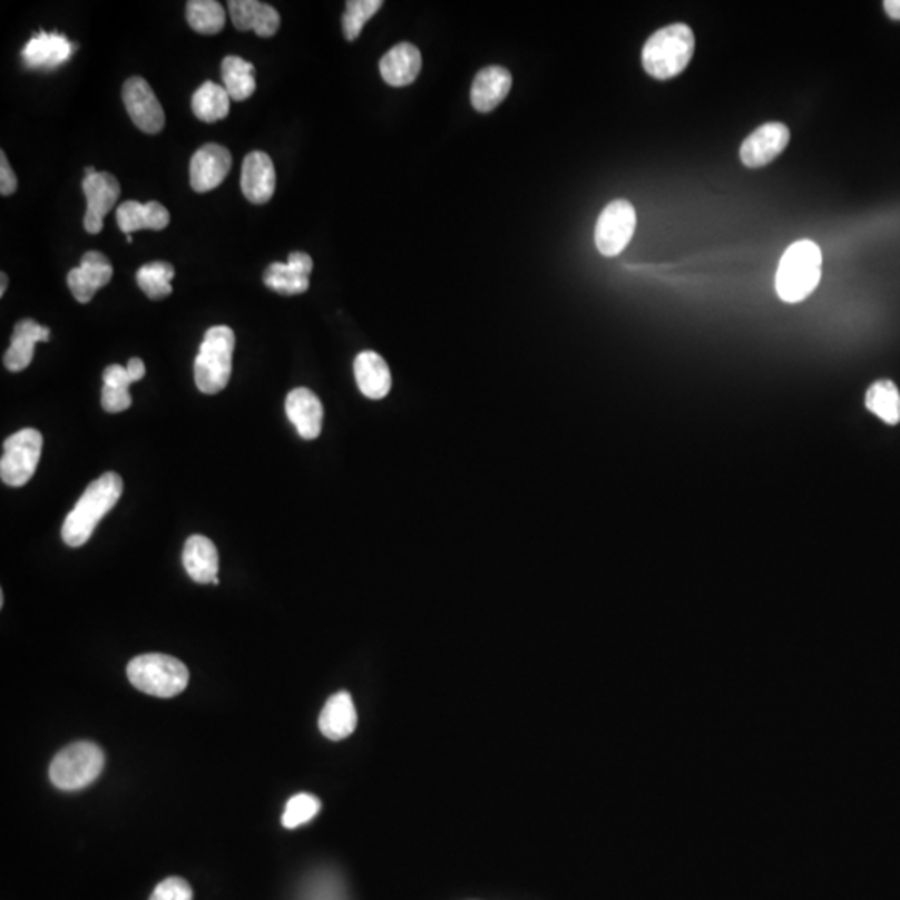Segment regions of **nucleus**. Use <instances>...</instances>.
<instances>
[{
	"label": "nucleus",
	"instance_id": "obj_30",
	"mask_svg": "<svg viewBox=\"0 0 900 900\" xmlns=\"http://www.w3.org/2000/svg\"><path fill=\"white\" fill-rule=\"evenodd\" d=\"M187 22L203 36H216L225 26V10L216 0H190L186 9Z\"/></svg>",
	"mask_w": 900,
	"mask_h": 900
},
{
	"label": "nucleus",
	"instance_id": "obj_8",
	"mask_svg": "<svg viewBox=\"0 0 900 900\" xmlns=\"http://www.w3.org/2000/svg\"><path fill=\"white\" fill-rule=\"evenodd\" d=\"M637 214L629 200L610 203L596 224V245L600 254L616 257L629 245L636 232Z\"/></svg>",
	"mask_w": 900,
	"mask_h": 900
},
{
	"label": "nucleus",
	"instance_id": "obj_31",
	"mask_svg": "<svg viewBox=\"0 0 900 900\" xmlns=\"http://www.w3.org/2000/svg\"><path fill=\"white\" fill-rule=\"evenodd\" d=\"M384 6L382 0H349L345 3L344 17H342V29H344L345 39H359L365 23L375 16Z\"/></svg>",
	"mask_w": 900,
	"mask_h": 900
},
{
	"label": "nucleus",
	"instance_id": "obj_14",
	"mask_svg": "<svg viewBox=\"0 0 900 900\" xmlns=\"http://www.w3.org/2000/svg\"><path fill=\"white\" fill-rule=\"evenodd\" d=\"M114 267L102 252L89 251L82 255L79 267L67 275V285L80 304H89L94 295L104 285L109 284Z\"/></svg>",
	"mask_w": 900,
	"mask_h": 900
},
{
	"label": "nucleus",
	"instance_id": "obj_37",
	"mask_svg": "<svg viewBox=\"0 0 900 900\" xmlns=\"http://www.w3.org/2000/svg\"><path fill=\"white\" fill-rule=\"evenodd\" d=\"M127 371L133 375L134 382L140 381L146 375V364H144L143 359L133 358L127 364Z\"/></svg>",
	"mask_w": 900,
	"mask_h": 900
},
{
	"label": "nucleus",
	"instance_id": "obj_33",
	"mask_svg": "<svg viewBox=\"0 0 900 900\" xmlns=\"http://www.w3.org/2000/svg\"><path fill=\"white\" fill-rule=\"evenodd\" d=\"M194 892L189 882L180 878H169L154 889L149 900H193Z\"/></svg>",
	"mask_w": 900,
	"mask_h": 900
},
{
	"label": "nucleus",
	"instance_id": "obj_29",
	"mask_svg": "<svg viewBox=\"0 0 900 900\" xmlns=\"http://www.w3.org/2000/svg\"><path fill=\"white\" fill-rule=\"evenodd\" d=\"M174 275H176V268L169 262H149L137 271V284L147 297L159 301V299L173 294L170 282H173Z\"/></svg>",
	"mask_w": 900,
	"mask_h": 900
},
{
	"label": "nucleus",
	"instance_id": "obj_27",
	"mask_svg": "<svg viewBox=\"0 0 900 900\" xmlns=\"http://www.w3.org/2000/svg\"><path fill=\"white\" fill-rule=\"evenodd\" d=\"M223 80L225 90L232 100H247L255 92V67L237 56H227L223 60Z\"/></svg>",
	"mask_w": 900,
	"mask_h": 900
},
{
	"label": "nucleus",
	"instance_id": "obj_39",
	"mask_svg": "<svg viewBox=\"0 0 900 900\" xmlns=\"http://www.w3.org/2000/svg\"><path fill=\"white\" fill-rule=\"evenodd\" d=\"M0 281H2L0 282V295H2L3 297V294H6L7 291V285H9V278H7L6 272H2V274H0Z\"/></svg>",
	"mask_w": 900,
	"mask_h": 900
},
{
	"label": "nucleus",
	"instance_id": "obj_28",
	"mask_svg": "<svg viewBox=\"0 0 900 900\" xmlns=\"http://www.w3.org/2000/svg\"><path fill=\"white\" fill-rule=\"evenodd\" d=\"M865 405L872 414L878 415L886 424L900 422V392L892 381H878L865 394Z\"/></svg>",
	"mask_w": 900,
	"mask_h": 900
},
{
	"label": "nucleus",
	"instance_id": "obj_22",
	"mask_svg": "<svg viewBox=\"0 0 900 900\" xmlns=\"http://www.w3.org/2000/svg\"><path fill=\"white\" fill-rule=\"evenodd\" d=\"M358 727V711L349 692L342 691L325 702L319 717V728L331 741L349 737Z\"/></svg>",
	"mask_w": 900,
	"mask_h": 900
},
{
	"label": "nucleus",
	"instance_id": "obj_9",
	"mask_svg": "<svg viewBox=\"0 0 900 900\" xmlns=\"http://www.w3.org/2000/svg\"><path fill=\"white\" fill-rule=\"evenodd\" d=\"M87 199V213L84 228L89 234H99L104 228V219L116 206L120 196V184L109 173H97L92 166L86 167V179L82 180Z\"/></svg>",
	"mask_w": 900,
	"mask_h": 900
},
{
	"label": "nucleus",
	"instance_id": "obj_15",
	"mask_svg": "<svg viewBox=\"0 0 900 900\" xmlns=\"http://www.w3.org/2000/svg\"><path fill=\"white\" fill-rule=\"evenodd\" d=\"M314 271V261L305 252H292L285 264L274 262L264 272V284L282 295H299L307 292L309 278Z\"/></svg>",
	"mask_w": 900,
	"mask_h": 900
},
{
	"label": "nucleus",
	"instance_id": "obj_23",
	"mask_svg": "<svg viewBox=\"0 0 900 900\" xmlns=\"http://www.w3.org/2000/svg\"><path fill=\"white\" fill-rule=\"evenodd\" d=\"M354 374L362 394L372 401L384 399L391 392V371L378 352H361L354 361Z\"/></svg>",
	"mask_w": 900,
	"mask_h": 900
},
{
	"label": "nucleus",
	"instance_id": "obj_5",
	"mask_svg": "<svg viewBox=\"0 0 900 900\" xmlns=\"http://www.w3.org/2000/svg\"><path fill=\"white\" fill-rule=\"evenodd\" d=\"M127 677L134 687L156 697H176L189 684V671L176 657L144 654L130 661Z\"/></svg>",
	"mask_w": 900,
	"mask_h": 900
},
{
	"label": "nucleus",
	"instance_id": "obj_1",
	"mask_svg": "<svg viewBox=\"0 0 900 900\" xmlns=\"http://www.w3.org/2000/svg\"><path fill=\"white\" fill-rule=\"evenodd\" d=\"M124 492L119 473L106 472L89 483L62 526V539L67 546L80 547L90 539L97 524L104 519Z\"/></svg>",
	"mask_w": 900,
	"mask_h": 900
},
{
	"label": "nucleus",
	"instance_id": "obj_19",
	"mask_svg": "<svg viewBox=\"0 0 900 900\" xmlns=\"http://www.w3.org/2000/svg\"><path fill=\"white\" fill-rule=\"evenodd\" d=\"M232 22L237 30H254L258 37H272L281 27V16L274 7L258 0H231Z\"/></svg>",
	"mask_w": 900,
	"mask_h": 900
},
{
	"label": "nucleus",
	"instance_id": "obj_6",
	"mask_svg": "<svg viewBox=\"0 0 900 900\" xmlns=\"http://www.w3.org/2000/svg\"><path fill=\"white\" fill-rule=\"evenodd\" d=\"M104 769V752L92 742H76L60 751L50 764V781L62 791L92 784Z\"/></svg>",
	"mask_w": 900,
	"mask_h": 900
},
{
	"label": "nucleus",
	"instance_id": "obj_25",
	"mask_svg": "<svg viewBox=\"0 0 900 900\" xmlns=\"http://www.w3.org/2000/svg\"><path fill=\"white\" fill-rule=\"evenodd\" d=\"M117 225L124 234H133L136 231H163L170 224V214L160 203L140 204L137 200H127L117 207Z\"/></svg>",
	"mask_w": 900,
	"mask_h": 900
},
{
	"label": "nucleus",
	"instance_id": "obj_3",
	"mask_svg": "<svg viewBox=\"0 0 900 900\" xmlns=\"http://www.w3.org/2000/svg\"><path fill=\"white\" fill-rule=\"evenodd\" d=\"M695 37L687 23H671L649 37L643 66L654 79L667 80L684 72L694 56Z\"/></svg>",
	"mask_w": 900,
	"mask_h": 900
},
{
	"label": "nucleus",
	"instance_id": "obj_38",
	"mask_svg": "<svg viewBox=\"0 0 900 900\" xmlns=\"http://www.w3.org/2000/svg\"><path fill=\"white\" fill-rule=\"evenodd\" d=\"M884 9L889 17L900 20V0H886Z\"/></svg>",
	"mask_w": 900,
	"mask_h": 900
},
{
	"label": "nucleus",
	"instance_id": "obj_20",
	"mask_svg": "<svg viewBox=\"0 0 900 900\" xmlns=\"http://www.w3.org/2000/svg\"><path fill=\"white\" fill-rule=\"evenodd\" d=\"M49 327L37 324L33 319H22L17 322L12 339H10V348L3 354V365L10 372H20L29 368L37 342L49 341Z\"/></svg>",
	"mask_w": 900,
	"mask_h": 900
},
{
	"label": "nucleus",
	"instance_id": "obj_7",
	"mask_svg": "<svg viewBox=\"0 0 900 900\" xmlns=\"http://www.w3.org/2000/svg\"><path fill=\"white\" fill-rule=\"evenodd\" d=\"M42 434L36 429H22L3 441L0 477L10 487H22L32 479L42 452Z\"/></svg>",
	"mask_w": 900,
	"mask_h": 900
},
{
	"label": "nucleus",
	"instance_id": "obj_40",
	"mask_svg": "<svg viewBox=\"0 0 900 900\" xmlns=\"http://www.w3.org/2000/svg\"><path fill=\"white\" fill-rule=\"evenodd\" d=\"M126 237H127V242H129V244H133V242H134L133 235L127 234Z\"/></svg>",
	"mask_w": 900,
	"mask_h": 900
},
{
	"label": "nucleus",
	"instance_id": "obj_13",
	"mask_svg": "<svg viewBox=\"0 0 900 900\" xmlns=\"http://www.w3.org/2000/svg\"><path fill=\"white\" fill-rule=\"evenodd\" d=\"M76 43L62 32L40 30L23 47L22 62L29 69L52 70L66 63L76 53Z\"/></svg>",
	"mask_w": 900,
	"mask_h": 900
},
{
	"label": "nucleus",
	"instance_id": "obj_26",
	"mask_svg": "<svg viewBox=\"0 0 900 900\" xmlns=\"http://www.w3.org/2000/svg\"><path fill=\"white\" fill-rule=\"evenodd\" d=\"M231 96L219 84L204 82L193 96V113L203 123L214 124L225 119L231 109Z\"/></svg>",
	"mask_w": 900,
	"mask_h": 900
},
{
	"label": "nucleus",
	"instance_id": "obj_35",
	"mask_svg": "<svg viewBox=\"0 0 900 900\" xmlns=\"http://www.w3.org/2000/svg\"><path fill=\"white\" fill-rule=\"evenodd\" d=\"M134 384L133 375L129 374L127 368H123V365L114 364L109 365V368L104 371V385H109V388H119V389H129V385Z\"/></svg>",
	"mask_w": 900,
	"mask_h": 900
},
{
	"label": "nucleus",
	"instance_id": "obj_10",
	"mask_svg": "<svg viewBox=\"0 0 900 900\" xmlns=\"http://www.w3.org/2000/svg\"><path fill=\"white\" fill-rule=\"evenodd\" d=\"M124 106L137 129L146 134H159L166 124V114L153 87L143 77H130L123 89Z\"/></svg>",
	"mask_w": 900,
	"mask_h": 900
},
{
	"label": "nucleus",
	"instance_id": "obj_12",
	"mask_svg": "<svg viewBox=\"0 0 900 900\" xmlns=\"http://www.w3.org/2000/svg\"><path fill=\"white\" fill-rule=\"evenodd\" d=\"M232 156L221 144H206L190 159V187L204 194L216 189L231 173Z\"/></svg>",
	"mask_w": 900,
	"mask_h": 900
},
{
	"label": "nucleus",
	"instance_id": "obj_11",
	"mask_svg": "<svg viewBox=\"0 0 900 900\" xmlns=\"http://www.w3.org/2000/svg\"><path fill=\"white\" fill-rule=\"evenodd\" d=\"M791 140L789 127L771 123L755 129L741 146V160L745 167L757 169L781 156Z\"/></svg>",
	"mask_w": 900,
	"mask_h": 900
},
{
	"label": "nucleus",
	"instance_id": "obj_36",
	"mask_svg": "<svg viewBox=\"0 0 900 900\" xmlns=\"http://www.w3.org/2000/svg\"><path fill=\"white\" fill-rule=\"evenodd\" d=\"M17 190V176L7 160L6 153H0V194L3 197L12 196Z\"/></svg>",
	"mask_w": 900,
	"mask_h": 900
},
{
	"label": "nucleus",
	"instance_id": "obj_17",
	"mask_svg": "<svg viewBox=\"0 0 900 900\" xmlns=\"http://www.w3.org/2000/svg\"><path fill=\"white\" fill-rule=\"evenodd\" d=\"M285 412L302 439L314 441L319 438L324 421V408L314 392L305 388L288 392L285 399Z\"/></svg>",
	"mask_w": 900,
	"mask_h": 900
},
{
	"label": "nucleus",
	"instance_id": "obj_32",
	"mask_svg": "<svg viewBox=\"0 0 900 900\" xmlns=\"http://www.w3.org/2000/svg\"><path fill=\"white\" fill-rule=\"evenodd\" d=\"M321 811V801L315 795L297 794L285 805L282 824L285 829H295L299 825L307 824Z\"/></svg>",
	"mask_w": 900,
	"mask_h": 900
},
{
	"label": "nucleus",
	"instance_id": "obj_24",
	"mask_svg": "<svg viewBox=\"0 0 900 900\" xmlns=\"http://www.w3.org/2000/svg\"><path fill=\"white\" fill-rule=\"evenodd\" d=\"M184 567L197 584H213L219 579V552L216 544L204 536H193L184 547Z\"/></svg>",
	"mask_w": 900,
	"mask_h": 900
},
{
	"label": "nucleus",
	"instance_id": "obj_16",
	"mask_svg": "<svg viewBox=\"0 0 900 900\" xmlns=\"http://www.w3.org/2000/svg\"><path fill=\"white\" fill-rule=\"evenodd\" d=\"M275 167L271 157L262 150L245 156L242 163L241 187L242 194L248 203L255 206L267 204L275 193Z\"/></svg>",
	"mask_w": 900,
	"mask_h": 900
},
{
	"label": "nucleus",
	"instance_id": "obj_18",
	"mask_svg": "<svg viewBox=\"0 0 900 900\" xmlns=\"http://www.w3.org/2000/svg\"><path fill=\"white\" fill-rule=\"evenodd\" d=\"M510 87H512V76L506 67H486L473 79L470 102L477 113H492L506 99Z\"/></svg>",
	"mask_w": 900,
	"mask_h": 900
},
{
	"label": "nucleus",
	"instance_id": "obj_2",
	"mask_svg": "<svg viewBox=\"0 0 900 900\" xmlns=\"http://www.w3.org/2000/svg\"><path fill=\"white\" fill-rule=\"evenodd\" d=\"M822 275V252L812 241H799L782 255L775 275L779 297L789 304L802 302L818 288Z\"/></svg>",
	"mask_w": 900,
	"mask_h": 900
},
{
	"label": "nucleus",
	"instance_id": "obj_4",
	"mask_svg": "<svg viewBox=\"0 0 900 900\" xmlns=\"http://www.w3.org/2000/svg\"><path fill=\"white\" fill-rule=\"evenodd\" d=\"M234 349L235 334L227 325H216L206 332L194 364V375L200 392L213 395L227 388Z\"/></svg>",
	"mask_w": 900,
	"mask_h": 900
},
{
	"label": "nucleus",
	"instance_id": "obj_21",
	"mask_svg": "<svg viewBox=\"0 0 900 900\" xmlns=\"http://www.w3.org/2000/svg\"><path fill=\"white\" fill-rule=\"evenodd\" d=\"M382 79L392 87H405L418 79L422 70V53L409 42L392 47L379 62Z\"/></svg>",
	"mask_w": 900,
	"mask_h": 900
},
{
	"label": "nucleus",
	"instance_id": "obj_34",
	"mask_svg": "<svg viewBox=\"0 0 900 900\" xmlns=\"http://www.w3.org/2000/svg\"><path fill=\"white\" fill-rule=\"evenodd\" d=\"M130 405H133V398H130L129 389L109 388V385H104L102 408L106 409L107 412L117 414V412L127 411Z\"/></svg>",
	"mask_w": 900,
	"mask_h": 900
}]
</instances>
